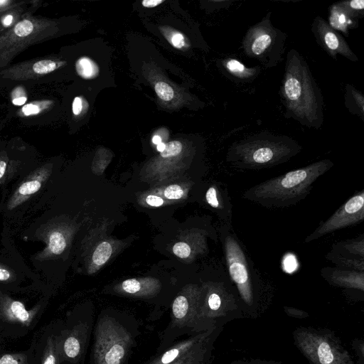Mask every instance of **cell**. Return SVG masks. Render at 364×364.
Masks as SVG:
<instances>
[{
	"instance_id": "obj_32",
	"label": "cell",
	"mask_w": 364,
	"mask_h": 364,
	"mask_svg": "<svg viewBox=\"0 0 364 364\" xmlns=\"http://www.w3.org/2000/svg\"><path fill=\"white\" fill-rule=\"evenodd\" d=\"M183 145L181 141H171L166 144V148L160 153V156L163 159L177 156L181 153Z\"/></svg>"
},
{
	"instance_id": "obj_37",
	"label": "cell",
	"mask_w": 364,
	"mask_h": 364,
	"mask_svg": "<svg viewBox=\"0 0 364 364\" xmlns=\"http://www.w3.org/2000/svg\"><path fill=\"white\" fill-rule=\"evenodd\" d=\"M284 311L288 316L291 318L304 319L309 317V314L306 311L295 307L285 306Z\"/></svg>"
},
{
	"instance_id": "obj_13",
	"label": "cell",
	"mask_w": 364,
	"mask_h": 364,
	"mask_svg": "<svg viewBox=\"0 0 364 364\" xmlns=\"http://www.w3.org/2000/svg\"><path fill=\"white\" fill-rule=\"evenodd\" d=\"M321 275L333 287L364 291V272L325 267Z\"/></svg>"
},
{
	"instance_id": "obj_17",
	"label": "cell",
	"mask_w": 364,
	"mask_h": 364,
	"mask_svg": "<svg viewBox=\"0 0 364 364\" xmlns=\"http://www.w3.org/2000/svg\"><path fill=\"white\" fill-rule=\"evenodd\" d=\"M225 70L232 76L242 82H249L255 79L261 72L259 66L248 68L235 58H228L223 60Z\"/></svg>"
},
{
	"instance_id": "obj_44",
	"label": "cell",
	"mask_w": 364,
	"mask_h": 364,
	"mask_svg": "<svg viewBox=\"0 0 364 364\" xmlns=\"http://www.w3.org/2000/svg\"><path fill=\"white\" fill-rule=\"evenodd\" d=\"M14 16L9 14L1 18V23L4 27H8L12 24Z\"/></svg>"
},
{
	"instance_id": "obj_35",
	"label": "cell",
	"mask_w": 364,
	"mask_h": 364,
	"mask_svg": "<svg viewBox=\"0 0 364 364\" xmlns=\"http://www.w3.org/2000/svg\"><path fill=\"white\" fill-rule=\"evenodd\" d=\"M164 195L168 199L178 200L183 196L184 191L179 185L172 184L165 188Z\"/></svg>"
},
{
	"instance_id": "obj_20",
	"label": "cell",
	"mask_w": 364,
	"mask_h": 364,
	"mask_svg": "<svg viewBox=\"0 0 364 364\" xmlns=\"http://www.w3.org/2000/svg\"><path fill=\"white\" fill-rule=\"evenodd\" d=\"M345 105L352 114L364 119V96L353 85L347 84L345 92Z\"/></svg>"
},
{
	"instance_id": "obj_19",
	"label": "cell",
	"mask_w": 364,
	"mask_h": 364,
	"mask_svg": "<svg viewBox=\"0 0 364 364\" xmlns=\"http://www.w3.org/2000/svg\"><path fill=\"white\" fill-rule=\"evenodd\" d=\"M331 250L345 257L364 259V235L335 242Z\"/></svg>"
},
{
	"instance_id": "obj_45",
	"label": "cell",
	"mask_w": 364,
	"mask_h": 364,
	"mask_svg": "<svg viewBox=\"0 0 364 364\" xmlns=\"http://www.w3.org/2000/svg\"><path fill=\"white\" fill-rule=\"evenodd\" d=\"M11 273L6 269L0 267V281H7L11 278Z\"/></svg>"
},
{
	"instance_id": "obj_18",
	"label": "cell",
	"mask_w": 364,
	"mask_h": 364,
	"mask_svg": "<svg viewBox=\"0 0 364 364\" xmlns=\"http://www.w3.org/2000/svg\"><path fill=\"white\" fill-rule=\"evenodd\" d=\"M159 288V281L151 278L128 279L119 285L123 292L137 296L150 294Z\"/></svg>"
},
{
	"instance_id": "obj_34",
	"label": "cell",
	"mask_w": 364,
	"mask_h": 364,
	"mask_svg": "<svg viewBox=\"0 0 364 364\" xmlns=\"http://www.w3.org/2000/svg\"><path fill=\"white\" fill-rule=\"evenodd\" d=\"M173 252L181 259L188 258L191 254V246L184 242H178L173 246Z\"/></svg>"
},
{
	"instance_id": "obj_7",
	"label": "cell",
	"mask_w": 364,
	"mask_h": 364,
	"mask_svg": "<svg viewBox=\"0 0 364 364\" xmlns=\"http://www.w3.org/2000/svg\"><path fill=\"white\" fill-rule=\"evenodd\" d=\"M272 12L251 26L242 41L244 54L257 59L264 68L275 67L282 60L285 50L287 34L271 21Z\"/></svg>"
},
{
	"instance_id": "obj_16",
	"label": "cell",
	"mask_w": 364,
	"mask_h": 364,
	"mask_svg": "<svg viewBox=\"0 0 364 364\" xmlns=\"http://www.w3.org/2000/svg\"><path fill=\"white\" fill-rule=\"evenodd\" d=\"M35 355V364H60V344L55 336H47Z\"/></svg>"
},
{
	"instance_id": "obj_3",
	"label": "cell",
	"mask_w": 364,
	"mask_h": 364,
	"mask_svg": "<svg viewBox=\"0 0 364 364\" xmlns=\"http://www.w3.org/2000/svg\"><path fill=\"white\" fill-rule=\"evenodd\" d=\"M301 149L300 144L288 136L264 131L233 142L227 161L242 170L268 168L288 161Z\"/></svg>"
},
{
	"instance_id": "obj_36",
	"label": "cell",
	"mask_w": 364,
	"mask_h": 364,
	"mask_svg": "<svg viewBox=\"0 0 364 364\" xmlns=\"http://www.w3.org/2000/svg\"><path fill=\"white\" fill-rule=\"evenodd\" d=\"M350 344L357 356L358 364H364V341L361 338H355L350 342Z\"/></svg>"
},
{
	"instance_id": "obj_1",
	"label": "cell",
	"mask_w": 364,
	"mask_h": 364,
	"mask_svg": "<svg viewBox=\"0 0 364 364\" xmlns=\"http://www.w3.org/2000/svg\"><path fill=\"white\" fill-rule=\"evenodd\" d=\"M280 95L284 116L318 129L324 122L323 97L308 63L295 49L287 53Z\"/></svg>"
},
{
	"instance_id": "obj_26",
	"label": "cell",
	"mask_w": 364,
	"mask_h": 364,
	"mask_svg": "<svg viewBox=\"0 0 364 364\" xmlns=\"http://www.w3.org/2000/svg\"><path fill=\"white\" fill-rule=\"evenodd\" d=\"M63 65V62L44 59L36 61L31 65L33 73L37 75L48 74Z\"/></svg>"
},
{
	"instance_id": "obj_30",
	"label": "cell",
	"mask_w": 364,
	"mask_h": 364,
	"mask_svg": "<svg viewBox=\"0 0 364 364\" xmlns=\"http://www.w3.org/2000/svg\"><path fill=\"white\" fill-rule=\"evenodd\" d=\"M355 18H363L364 16V1L350 0L339 1Z\"/></svg>"
},
{
	"instance_id": "obj_39",
	"label": "cell",
	"mask_w": 364,
	"mask_h": 364,
	"mask_svg": "<svg viewBox=\"0 0 364 364\" xmlns=\"http://www.w3.org/2000/svg\"><path fill=\"white\" fill-rule=\"evenodd\" d=\"M230 364H282L274 360H267L260 358H241L232 360Z\"/></svg>"
},
{
	"instance_id": "obj_48",
	"label": "cell",
	"mask_w": 364,
	"mask_h": 364,
	"mask_svg": "<svg viewBox=\"0 0 364 364\" xmlns=\"http://www.w3.org/2000/svg\"><path fill=\"white\" fill-rule=\"evenodd\" d=\"M166 148V144L163 141L156 145V149L160 153L164 151Z\"/></svg>"
},
{
	"instance_id": "obj_12",
	"label": "cell",
	"mask_w": 364,
	"mask_h": 364,
	"mask_svg": "<svg viewBox=\"0 0 364 364\" xmlns=\"http://www.w3.org/2000/svg\"><path fill=\"white\" fill-rule=\"evenodd\" d=\"M39 317L35 310H27L20 301L9 300L0 308V330L23 335L34 326Z\"/></svg>"
},
{
	"instance_id": "obj_2",
	"label": "cell",
	"mask_w": 364,
	"mask_h": 364,
	"mask_svg": "<svg viewBox=\"0 0 364 364\" xmlns=\"http://www.w3.org/2000/svg\"><path fill=\"white\" fill-rule=\"evenodd\" d=\"M333 165L330 159H322L289 171L250 188L242 198L265 208L294 205L309 196L314 183Z\"/></svg>"
},
{
	"instance_id": "obj_49",
	"label": "cell",
	"mask_w": 364,
	"mask_h": 364,
	"mask_svg": "<svg viewBox=\"0 0 364 364\" xmlns=\"http://www.w3.org/2000/svg\"><path fill=\"white\" fill-rule=\"evenodd\" d=\"M10 3H11V1H10L0 0V8L6 7Z\"/></svg>"
},
{
	"instance_id": "obj_46",
	"label": "cell",
	"mask_w": 364,
	"mask_h": 364,
	"mask_svg": "<svg viewBox=\"0 0 364 364\" xmlns=\"http://www.w3.org/2000/svg\"><path fill=\"white\" fill-rule=\"evenodd\" d=\"M6 168V163L4 161H0V179L5 173Z\"/></svg>"
},
{
	"instance_id": "obj_50",
	"label": "cell",
	"mask_w": 364,
	"mask_h": 364,
	"mask_svg": "<svg viewBox=\"0 0 364 364\" xmlns=\"http://www.w3.org/2000/svg\"><path fill=\"white\" fill-rule=\"evenodd\" d=\"M2 29H0V35L1 34Z\"/></svg>"
},
{
	"instance_id": "obj_14",
	"label": "cell",
	"mask_w": 364,
	"mask_h": 364,
	"mask_svg": "<svg viewBox=\"0 0 364 364\" xmlns=\"http://www.w3.org/2000/svg\"><path fill=\"white\" fill-rule=\"evenodd\" d=\"M206 203L225 221V224L232 225V205L227 188L213 184L205 194Z\"/></svg>"
},
{
	"instance_id": "obj_11",
	"label": "cell",
	"mask_w": 364,
	"mask_h": 364,
	"mask_svg": "<svg viewBox=\"0 0 364 364\" xmlns=\"http://www.w3.org/2000/svg\"><path fill=\"white\" fill-rule=\"evenodd\" d=\"M311 31L317 43L333 59L336 60L339 54L352 62L358 60L341 34L332 28L322 17H315L311 23Z\"/></svg>"
},
{
	"instance_id": "obj_40",
	"label": "cell",
	"mask_w": 364,
	"mask_h": 364,
	"mask_svg": "<svg viewBox=\"0 0 364 364\" xmlns=\"http://www.w3.org/2000/svg\"><path fill=\"white\" fill-rule=\"evenodd\" d=\"M44 106L41 107L40 105L35 103H30L24 105L21 109L22 112L26 116L34 115L40 113Z\"/></svg>"
},
{
	"instance_id": "obj_6",
	"label": "cell",
	"mask_w": 364,
	"mask_h": 364,
	"mask_svg": "<svg viewBox=\"0 0 364 364\" xmlns=\"http://www.w3.org/2000/svg\"><path fill=\"white\" fill-rule=\"evenodd\" d=\"M202 316L209 326L223 327L227 323L245 317L236 288L225 274L221 279L203 284Z\"/></svg>"
},
{
	"instance_id": "obj_24",
	"label": "cell",
	"mask_w": 364,
	"mask_h": 364,
	"mask_svg": "<svg viewBox=\"0 0 364 364\" xmlns=\"http://www.w3.org/2000/svg\"><path fill=\"white\" fill-rule=\"evenodd\" d=\"M0 364H35L32 351L21 353H0Z\"/></svg>"
},
{
	"instance_id": "obj_9",
	"label": "cell",
	"mask_w": 364,
	"mask_h": 364,
	"mask_svg": "<svg viewBox=\"0 0 364 364\" xmlns=\"http://www.w3.org/2000/svg\"><path fill=\"white\" fill-rule=\"evenodd\" d=\"M364 220V190L356 192L341 205L326 220L319 225L304 240L309 243L329 233L353 226Z\"/></svg>"
},
{
	"instance_id": "obj_5",
	"label": "cell",
	"mask_w": 364,
	"mask_h": 364,
	"mask_svg": "<svg viewBox=\"0 0 364 364\" xmlns=\"http://www.w3.org/2000/svg\"><path fill=\"white\" fill-rule=\"evenodd\" d=\"M293 339L310 364H357L331 329L299 326L293 331Z\"/></svg>"
},
{
	"instance_id": "obj_23",
	"label": "cell",
	"mask_w": 364,
	"mask_h": 364,
	"mask_svg": "<svg viewBox=\"0 0 364 364\" xmlns=\"http://www.w3.org/2000/svg\"><path fill=\"white\" fill-rule=\"evenodd\" d=\"M75 70L79 76L85 80L97 77L100 73L97 64L91 58L82 56L75 63Z\"/></svg>"
},
{
	"instance_id": "obj_47",
	"label": "cell",
	"mask_w": 364,
	"mask_h": 364,
	"mask_svg": "<svg viewBox=\"0 0 364 364\" xmlns=\"http://www.w3.org/2000/svg\"><path fill=\"white\" fill-rule=\"evenodd\" d=\"M151 141L154 144L157 145L159 143L162 142V139L159 135L155 134L153 136Z\"/></svg>"
},
{
	"instance_id": "obj_22",
	"label": "cell",
	"mask_w": 364,
	"mask_h": 364,
	"mask_svg": "<svg viewBox=\"0 0 364 364\" xmlns=\"http://www.w3.org/2000/svg\"><path fill=\"white\" fill-rule=\"evenodd\" d=\"M205 331H203L201 334L197 336L193 339L180 344L178 346L173 348L169 350L166 351L161 358L156 364H169L174 361L178 358L181 353H185L186 349H190L196 345L204 336Z\"/></svg>"
},
{
	"instance_id": "obj_25",
	"label": "cell",
	"mask_w": 364,
	"mask_h": 364,
	"mask_svg": "<svg viewBox=\"0 0 364 364\" xmlns=\"http://www.w3.org/2000/svg\"><path fill=\"white\" fill-rule=\"evenodd\" d=\"M60 344V350L63 352V354L67 358L75 359L80 353V343L77 338L75 336L70 335L68 336Z\"/></svg>"
},
{
	"instance_id": "obj_29",
	"label": "cell",
	"mask_w": 364,
	"mask_h": 364,
	"mask_svg": "<svg viewBox=\"0 0 364 364\" xmlns=\"http://www.w3.org/2000/svg\"><path fill=\"white\" fill-rule=\"evenodd\" d=\"M65 247L66 240L64 235L58 231L51 232L48 242V248L50 252L54 255H60Z\"/></svg>"
},
{
	"instance_id": "obj_33",
	"label": "cell",
	"mask_w": 364,
	"mask_h": 364,
	"mask_svg": "<svg viewBox=\"0 0 364 364\" xmlns=\"http://www.w3.org/2000/svg\"><path fill=\"white\" fill-rule=\"evenodd\" d=\"M41 186L38 179H33L24 182L18 189V193L21 196H29L37 192Z\"/></svg>"
},
{
	"instance_id": "obj_42",
	"label": "cell",
	"mask_w": 364,
	"mask_h": 364,
	"mask_svg": "<svg viewBox=\"0 0 364 364\" xmlns=\"http://www.w3.org/2000/svg\"><path fill=\"white\" fill-rule=\"evenodd\" d=\"M146 203L153 207H159L163 205L164 200L158 196L149 195L146 198Z\"/></svg>"
},
{
	"instance_id": "obj_4",
	"label": "cell",
	"mask_w": 364,
	"mask_h": 364,
	"mask_svg": "<svg viewBox=\"0 0 364 364\" xmlns=\"http://www.w3.org/2000/svg\"><path fill=\"white\" fill-rule=\"evenodd\" d=\"M221 241L228 277L238 293L244 316L257 318L264 307L260 280L254 264L232 225H223Z\"/></svg>"
},
{
	"instance_id": "obj_38",
	"label": "cell",
	"mask_w": 364,
	"mask_h": 364,
	"mask_svg": "<svg viewBox=\"0 0 364 364\" xmlns=\"http://www.w3.org/2000/svg\"><path fill=\"white\" fill-rule=\"evenodd\" d=\"M27 100L25 91L21 87H16L12 92L11 102L15 105H23Z\"/></svg>"
},
{
	"instance_id": "obj_27",
	"label": "cell",
	"mask_w": 364,
	"mask_h": 364,
	"mask_svg": "<svg viewBox=\"0 0 364 364\" xmlns=\"http://www.w3.org/2000/svg\"><path fill=\"white\" fill-rule=\"evenodd\" d=\"M161 31L166 40L175 48L182 49L188 46L186 38L181 32L165 27H163Z\"/></svg>"
},
{
	"instance_id": "obj_31",
	"label": "cell",
	"mask_w": 364,
	"mask_h": 364,
	"mask_svg": "<svg viewBox=\"0 0 364 364\" xmlns=\"http://www.w3.org/2000/svg\"><path fill=\"white\" fill-rule=\"evenodd\" d=\"M154 90L158 97L165 102L171 100L174 96V91L172 87L163 81L157 82L155 84Z\"/></svg>"
},
{
	"instance_id": "obj_41",
	"label": "cell",
	"mask_w": 364,
	"mask_h": 364,
	"mask_svg": "<svg viewBox=\"0 0 364 364\" xmlns=\"http://www.w3.org/2000/svg\"><path fill=\"white\" fill-rule=\"evenodd\" d=\"M83 100L80 97H75L73 101L72 110L75 115H80L83 110Z\"/></svg>"
},
{
	"instance_id": "obj_21",
	"label": "cell",
	"mask_w": 364,
	"mask_h": 364,
	"mask_svg": "<svg viewBox=\"0 0 364 364\" xmlns=\"http://www.w3.org/2000/svg\"><path fill=\"white\" fill-rule=\"evenodd\" d=\"M325 257L334 264L336 267L364 272V259L345 257L331 250L326 255Z\"/></svg>"
},
{
	"instance_id": "obj_43",
	"label": "cell",
	"mask_w": 364,
	"mask_h": 364,
	"mask_svg": "<svg viewBox=\"0 0 364 364\" xmlns=\"http://www.w3.org/2000/svg\"><path fill=\"white\" fill-rule=\"evenodd\" d=\"M164 2V0H144L141 1V4L145 8H154Z\"/></svg>"
},
{
	"instance_id": "obj_28",
	"label": "cell",
	"mask_w": 364,
	"mask_h": 364,
	"mask_svg": "<svg viewBox=\"0 0 364 364\" xmlns=\"http://www.w3.org/2000/svg\"><path fill=\"white\" fill-rule=\"evenodd\" d=\"M112 252L111 245L108 242H101L94 251L92 261L95 264L101 266L110 257Z\"/></svg>"
},
{
	"instance_id": "obj_15",
	"label": "cell",
	"mask_w": 364,
	"mask_h": 364,
	"mask_svg": "<svg viewBox=\"0 0 364 364\" xmlns=\"http://www.w3.org/2000/svg\"><path fill=\"white\" fill-rule=\"evenodd\" d=\"M358 21L339 1L329 7L328 23L335 31L346 36H348L350 29L358 26Z\"/></svg>"
},
{
	"instance_id": "obj_10",
	"label": "cell",
	"mask_w": 364,
	"mask_h": 364,
	"mask_svg": "<svg viewBox=\"0 0 364 364\" xmlns=\"http://www.w3.org/2000/svg\"><path fill=\"white\" fill-rule=\"evenodd\" d=\"M129 343V335L117 323L105 322L98 328L95 345L97 364H122Z\"/></svg>"
},
{
	"instance_id": "obj_8",
	"label": "cell",
	"mask_w": 364,
	"mask_h": 364,
	"mask_svg": "<svg viewBox=\"0 0 364 364\" xmlns=\"http://www.w3.org/2000/svg\"><path fill=\"white\" fill-rule=\"evenodd\" d=\"M53 23L44 18L26 17L0 36V66L6 65L28 46L48 38Z\"/></svg>"
}]
</instances>
